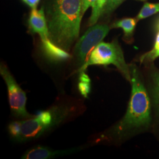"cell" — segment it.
<instances>
[{"instance_id": "1", "label": "cell", "mask_w": 159, "mask_h": 159, "mask_svg": "<svg viewBox=\"0 0 159 159\" xmlns=\"http://www.w3.org/2000/svg\"><path fill=\"white\" fill-rule=\"evenodd\" d=\"M85 110L81 100L70 97L59 98L49 108L33 117L12 121L8 126V131L14 142H29L45 136L76 119Z\"/></svg>"}, {"instance_id": "2", "label": "cell", "mask_w": 159, "mask_h": 159, "mask_svg": "<svg viewBox=\"0 0 159 159\" xmlns=\"http://www.w3.org/2000/svg\"><path fill=\"white\" fill-rule=\"evenodd\" d=\"M130 67L131 95L125 116L108 132L91 138L89 146L97 144L106 140L125 139L134 131L149 125L151 120L150 99L136 66L131 65Z\"/></svg>"}, {"instance_id": "3", "label": "cell", "mask_w": 159, "mask_h": 159, "mask_svg": "<svg viewBox=\"0 0 159 159\" xmlns=\"http://www.w3.org/2000/svg\"><path fill=\"white\" fill-rule=\"evenodd\" d=\"M82 0H52L47 21L51 41L69 52L79 36Z\"/></svg>"}, {"instance_id": "4", "label": "cell", "mask_w": 159, "mask_h": 159, "mask_svg": "<svg viewBox=\"0 0 159 159\" xmlns=\"http://www.w3.org/2000/svg\"><path fill=\"white\" fill-rule=\"evenodd\" d=\"M114 65L125 79L131 81L130 67L125 63L122 49L117 40L111 43L101 42L93 49L77 73L84 72L90 66Z\"/></svg>"}, {"instance_id": "5", "label": "cell", "mask_w": 159, "mask_h": 159, "mask_svg": "<svg viewBox=\"0 0 159 159\" xmlns=\"http://www.w3.org/2000/svg\"><path fill=\"white\" fill-rule=\"evenodd\" d=\"M110 27L107 24H96L85 31L78 40L73 52L74 72L77 73L85 63L91 51L108 34Z\"/></svg>"}, {"instance_id": "6", "label": "cell", "mask_w": 159, "mask_h": 159, "mask_svg": "<svg viewBox=\"0 0 159 159\" xmlns=\"http://www.w3.org/2000/svg\"><path fill=\"white\" fill-rule=\"evenodd\" d=\"M0 74L7 85L10 107L12 116L18 120L27 119L34 116L29 113L26 108L25 92L17 83L8 67L4 63L0 65Z\"/></svg>"}, {"instance_id": "7", "label": "cell", "mask_w": 159, "mask_h": 159, "mask_svg": "<svg viewBox=\"0 0 159 159\" xmlns=\"http://www.w3.org/2000/svg\"><path fill=\"white\" fill-rule=\"evenodd\" d=\"M29 26L31 33L37 34L40 36L44 54H48L53 51L56 44L50 39L47 18L43 8L32 9L29 17Z\"/></svg>"}, {"instance_id": "8", "label": "cell", "mask_w": 159, "mask_h": 159, "mask_svg": "<svg viewBox=\"0 0 159 159\" xmlns=\"http://www.w3.org/2000/svg\"><path fill=\"white\" fill-rule=\"evenodd\" d=\"M88 146V145H85L63 150H54L48 147L39 145L27 150L23 154L21 158L22 159H52L77 153Z\"/></svg>"}, {"instance_id": "9", "label": "cell", "mask_w": 159, "mask_h": 159, "mask_svg": "<svg viewBox=\"0 0 159 159\" xmlns=\"http://www.w3.org/2000/svg\"><path fill=\"white\" fill-rule=\"evenodd\" d=\"M137 21L138 20L136 18H124L113 24V25L110 27V29L120 28L123 29L125 34V37L127 39H129L133 34Z\"/></svg>"}, {"instance_id": "10", "label": "cell", "mask_w": 159, "mask_h": 159, "mask_svg": "<svg viewBox=\"0 0 159 159\" xmlns=\"http://www.w3.org/2000/svg\"><path fill=\"white\" fill-rule=\"evenodd\" d=\"M159 12V2H146L136 17L137 20H142Z\"/></svg>"}, {"instance_id": "11", "label": "cell", "mask_w": 159, "mask_h": 159, "mask_svg": "<svg viewBox=\"0 0 159 159\" xmlns=\"http://www.w3.org/2000/svg\"><path fill=\"white\" fill-rule=\"evenodd\" d=\"M108 0H97L94 6L92 7V11L91 15L89 21V25L91 26L96 24L97 21L102 16V9L106 5V2Z\"/></svg>"}, {"instance_id": "12", "label": "cell", "mask_w": 159, "mask_h": 159, "mask_svg": "<svg viewBox=\"0 0 159 159\" xmlns=\"http://www.w3.org/2000/svg\"><path fill=\"white\" fill-rule=\"evenodd\" d=\"M91 82L89 75L84 72L79 74V90L81 94L85 98H87L90 91Z\"/></svg>"}, {"instance_id": "13", "label": "cell", "mask_w": 159, "mask_h": 159, "mask_svg": "<svg viewBox=\"0 0 159 159\" xmlns=\"http://www.w3.org/2000/svg\"><path fill=\"white\" fill-rule=\"evenodd\" d=\"M158 32L156 36V39L153 48L149 52L143 55L140 58L141 63L151 62L154 61L156 58L159 57V21L157 24Z\"/></svg>"}, {"instance_id": "14", "label": "cell", "mask_w": 159, "mask_h": 159, "mask_svg": "<svg viewBox=\"0 0 159 159\" xmlns=\"http://www.w3.org/2000/svg\"><path fill=\"white\" fill-rule=\"evenodd\" d=\"M153 94L154 102L159 111V71H156L153 75Z\"/></svg>"}, {"instance_id": "15", "label": "cell", "mask_w": 159, "mask_h": 159, "mask_svg": "<svg viewBox=\"0 0 159 159\" xmlns=\"http://www.w3.org/2000/svg\"><path fill=\"white\" fill-rule=\"evenodd\" d=\"M125 0H108L102 9V16L108 14L114 11Z\"/></svg>"}, {"instance_id": "16", "label": "cell", "mask_w": 159, "mask_h": 159, "mask_svg": "<svg viewBox=\"0 0 159 159\" xmlns=\"http://www.w3.org/2000/svg\"><path fill=\"white\" fill-rule=\"evenodd\" d=\"M97 0H82V10L81 12L82 15L85 14L86 11L90 8L93 7L96 4Z\"/></svg>"}, {"instance_id": "17", "label": "cell", "mask_w": 159, "mask_h": 159, "mask_svg": "<svg viewBox=\"0 0 159 159\" xmlns=\"http://www.w3.org/2000/svg\"><path fill=\"white\" fill-rule=\"evenodd\" d=\"M23 1L32 9L37 8L40 0H23Z\"/></svg>"}, {"instance_id": "18", "label": "cell", "mask_w": 159, "mask_h": 159, "mask_svg": "<svg viewBox=\"0 0 159 159\" xmlns=\"http://www.w3.org/2000/svg\"><path fill=\"white\" fill-rule=\"evenodd\" d=\"M137 1H146V0H137Z\"/></svg>"}]
</instances>
